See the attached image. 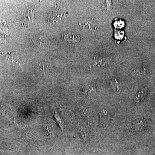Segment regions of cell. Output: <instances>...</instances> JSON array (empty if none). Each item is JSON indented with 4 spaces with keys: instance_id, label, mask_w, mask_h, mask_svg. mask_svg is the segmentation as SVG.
Instances as JSON below:
<instances>
[{
    "instance_id": "cell-3",
    "label": "cell",
    "mask_w": 155,
    "mask_h": 155,
    "mask_svg": "<svg viewBox=\"0 0 155 155\" xmlns=\"http://www.w3.org/2000/svg\"><path fill=\"white\" fill-rule=\"evenodd\" d=\"M34 12L33 10H29L23 14L22 18V25L23 26H28L34 21Z\"/></svg>"
},
{
    "instance_id": "cell-10",
    "label": "cell",
    "mask_w": 155,
    "mask_h": 155,
    "mask_svg": "<svg viewBox=\"0 0 155 155\" xmlns=\"http://www.w3.org/2000/svg\"><path fill=\"white\" fill-rule=\"evenodd\" d=\"M144 125L143 122L142 120H137L134 123L133 127L135 130H139Z\"/></svg>"
},
{
    "instance_id": "cell-11",
    "label": "cell",
    "mask_w": 155,
    "mask_h": 155,
    "mask_svg": "<svg viewBox=\"0 0 155 155\" xmlns=\"http://www.w3.org/2000/svg\"><path fill=\"white\" fill-rule=\"evenodd\" d=\"M102 8L105 10H110L112 8V3L111 1H102L101 2Z\"/></svg>"
},
{
    "instance_id": "cell-2",
    "label": "cell",
    "mask_w": 155,
    "mask_h": 155,
    "mask_svg": "<svg viewBox=\"0 0 155 155\" xmlns=\"http://www.w3.org/2000/svg\"><path fill=\"white\" fill-rule=\"evenodd\" d=\"M78 25L82 30L94 32L97 30V26L93 19L88 18H81L79 20Z\"/></svg>"
},
{
    "instance_id": "cell-5",
    "label": "cell",
    "mask_w": 155,
    "mask_h": 155,
    "mask_svg": "<svg viewBox=\"0 0 155 155\" xmlns=\"http://www.w3.org/2000/svg\"><path fill=\"white\" fill-rule=\"evenodd\" d=\"M148 87H143L136 94L134 101L136 103H139L142 101L145 98L147 94Z\"/></svg>"
},
{
    "instance_id": "cell-7",
    "label": "cell",
    "mask_w": 155,
    "mask_h": 155,
    "mask_svg": "<svg viewBox=\"0 0 155 155\" xmlns=\"http://www.w3.org/2000/svg\"><path fill=\"white\" fill-rule=\"evenodd\" d=\"M32 41L35 44L41 48H44L45 45L47 43L45 39L42 36L35 37L32 39Z\"/></svg>"
},
{
    "instance_id": "cell-9",
    "label": "cell",
    "mask_w": 155,
    "mask_h": 155,
    "mask_svg": "<svg viewBox=\"0 0 155 155\" xmlns=\"http://www.w3.org/2000/svg\"><path fill=\"white\" fill-rule=\"evenodd\" d=\"M39 66L40 67L41 69L44 72L45 74H46V73H48L51 72V67L47 63H45V62L41 63L39 64Z\"/></svg>"
},
{
    "instance_id": "cell-4",
    "label": "cell",
    "mask_w": 155,
    "mask_h": 155,
    "mask_svg": "<svg viewBox=\"0 0 155 155\" xmlns=\"http://www.w3.org/2000/svg\"><path fill=\"white\" fill-rule=\"evenodd\" d=\"M100 118L101 124L104 128H106L110 120V116L107 110H102L100 113Z\"/></svg>"
},
{
    "instance_id": "cell-13",
    "label": "cell",
    "mask_w": 155,
    "mask_h": 155,
    "mask_svg": "<svg viewBox=\"0 0 155 155\" xmlns=\"http://www.w3.org/2000/svg\"><path fill=\"white\" fill-rule=\"evenodd\" d=\"M4 58H5L7 61H8L11 63H14L15 61V60L13 59V56L12 55L11 53H8V54H6L5 55Z\"/></svg>"
},
{
    "instance_id": "cell-1",
    "label": "cell",
    "mask_w": 155,
    "mask_h": 155,
    "mask_svg": "<svg viewBox=\"0 0 155 155\" xmlns=\"http://www.w3.org/2000/svg\"><path fill=\"white\" fill-rule=\"evenodd\" d=\"M110 60L107 57L102 56H96L88 61L87 66L90 69L101 68L106 67L110 64Z\"/></svg>"
},
{
    "instance_id": "cell-12",
    "label": "cell",
    "mask_w": 155,
    "mask_h": 155,
    "mask_svg": "<svg viewBox=\"0 0 155 155\" xmlns=\"http://www.w3.org/2000/svg\"><path fill=\"white\" fill-rule=\"evenodd\" d=\"M85 91L87 92L88 93V94L89 95L91 94H94V93H95L96 88L94 86H92V85H88L87 87H85Z\"/></svg>"
},
{
    "instance_id": "cell-8",
    "label": "cell",
    "mask_w": 155,
    "mask_h": 155,
    "mask_svg": "<svg viewBox=\"0 0 155 155\" xmlns=\"http://www.w3.org/2000/svg\"><path fill=\"white\" fill-rule=\"evenodd\" d=\"M112 88L116 92L120 91V84L119 80L116 78H113L110 81Z\"/></svg>"
},
{
    "instance_id": "cell-6",
    "label": "cell",
    "mask_w": 155,
    "mask_h": 155,
    "mask_svg": "<svg viewBox=\"0 0 155 155\" xmlns=\"http://www.w3.org/2000/svg\"><path fill=\"white\" fill-rule=\"evenodd\" d=\"M62 38L66 41L72 42H78L82 40L80 36L75 35L73 33H70L67 35H63Z\"/></svg>"
},
{
    "instance_id": "cell-14",
    "label": "cell",
    "mask_w": 155,
    "mask_h": 155,
    "mask_svg": "<svg viewBox=\"0 0 155 155\" xmlns=\"http://www.w3.org/2000/svg\"><path fill=\"white\" fill-rule=\"evenodd\" d=\"M143 67H143L141 68H136L134 70V73H136V74H143L144 73V72H145L146 71L145 69H144Z\"/></svg>"
}]
</instances>
